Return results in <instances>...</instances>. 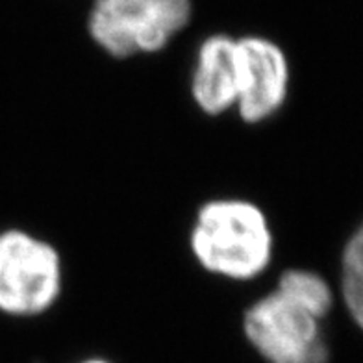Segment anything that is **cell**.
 <instances>
[{
  "instance_id": "cell-1",
  "label": "cell",
  "mask_w": 363,
  "mask_h": 363,
  "mask_svg": "<svg viewBox=\"0 0 363 363\" xmlns=\"http://www.w3.org/2000/svg\"><path fill=\"white\" fill-rule=\"evenodd\" d=\"M187 252L208 277L247 286L267 277L274 265L277 230L254 199L210 196L193 211Z\"/></svg>"
},
{
  "instance_id": "cell-2",
  "label": "cell",
  "mask_w": 363,
  "mask_h": 363,
  "mask_svg": "<svg viewBox=\"0 0 363 363\" xmlns=\"http://www.w3.org/2000/svg\"><path fill=\"white\" fill-rule=\"evenodd\" d=\"M65 259L52 239L26 226L0 228V315L35 320L65 293Z\"/></svg>"
},
{
  "instance_id": "cell-3",
  "label": "cell",
  "mask_w": 363,
  "mask_h": 363,
  "mask_svg": "<svg viewBox=\"0 0 363 363\" xmlns=\"http://www.w3.org/2000/svg\"><path fill=\"white\" fill-rule=\"evenodd\" d=\"M326 317L271 286L243 308L245 341L265 363H328Z\"/></svg>"
},
{
  "instance_id": "cell-4",
  "label": "cell",
  "mask_w": 363,
  "mask_h": 363,
  "mask_svg": "<svg viewBox=\"0 0 363 363\" xmlns=\"http://www.w3.org/2000/svg\"><path fill=\"white\" fill-rule=\"evenodd\" d=\"M191 15V0H95L87 32L115 60L152 56L186 30Z\"/></svg>"
},
{
  "instance_id": "cell-5",
  "label": "cell",
  "mask_w": 363,
  "mask_h": 363,
  "mask_svg": "<svg viewBox=\"0 0 363 363\" xmlns=\"http://www.w3.org/2000/svg\"><path fill=\"white\" fill-rule=\"evenodd\" d=\"M239 95L234 115L245 126H262L286 108L291 63L282 45L259 34L238 35Z\"/></svg>"
},
{
  "instance_id": "cell-6",
  "label": "cell",
  "mask_w": 363,
  "mask_h": 363,
  "mask_svg": "<svg viewBox=\"0 0 363 363\" xmlns=\"http://www.w3.org/2000/svg\"><path fill=\"white\" fill-rule=\"evenodd\" d=\"M196 111L210 119L234 113L239 95L238 35L216 32L196 47L187 84Z\"/></svg>"
},
{
  "instance_id": "cell-7",
  "label": "cell",
  "mask_w": 363,
  "mask_h": 363,
  "mask_svg": "<svg viewBox=\"0 0 363 363\" xmlns=\"http://www.w3.org/2000/svg\"><path fill=\"white\" fill-rule=\"evenodd\" d=\"M272 286L293 296L320 315L328 317L335 306V291L328 278L308 267H287L278 272Z\"/></svg>"
},
{
  "instance_id": "cell-8",
  "label": "cell",
  "mask_w": 363,
  "mask_h": 363,
  "mask_svg": "<svg viewBox=\"0 0 363 363\" xmlns=\"http://www.w3.org/2000/svg\"><path fill=\"white\" fill-rule=\"evenodd\" d=\"M340 296L352 323L363 332V223L341 250Z\"/></svg>"
},
{
  "instance_id": "cell-9",
  "label": "cell",
  "mask_w": 363,
  "mask_h": 363,
  "mask_svg": "<svg viewBox=\"0 0 363 363\" xmlns=\"http://www.w3.org/2000/svg\"><path fill=\"white\" fill-rule=\"evenodd\" d=\"M78 363H113V362H110V359H106V358H99V356H93V358H86Z\"/></svg>"
}]
</instances>
